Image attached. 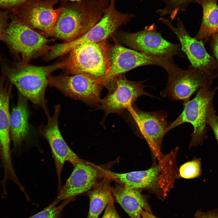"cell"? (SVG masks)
<instances>
[{"mask_svg":"<svg viewBox=\"0 0 218 218\" xmlns=\"http://www.w3.org/2000/svg\"><path fill=\"white\" fill-rule=\"evenodd\" d=\"M109 2L82 0L64 3L51 35L66 42L80 37L100 20Z\"/></svg>","mask_w":218,"mask_h":218,"instance_id":"2","label":"cell"},{"mask_svg":"<svg viewBox=\"0 0 218 218\" xmlns=\"http://www.w3.org/2000/svg\"><path fill=\"white\" fill-rule=\"evenodd\" d=\"M58 1H70V2H76L81 1L82 0H58Z\"/></svg>","mask_w":218,"mask_h":218,"instance_id":"33","label":"cell"},{"mask_svg":"<svg viewBox=\"0 0 218 218\" xmlns=\"http://www.w3.org/2000/svg\"><path fill=\"white\" fill-rule=\"evenodd\" d=\"M27 99L20 94L17 104L13 107L10 114V132L14 144L16 147L21 144L29 134V112Z\"/></svg>","mask_w":218,"mask_h":218,"instance_id":"20","label":"cell"},{"mask_svg":"<svg viewBox=\"0 0 218 218\" xmlns=\"http://www.w3.org/2000/svg\"><path fill=\"white\" fill-rule=\"evenodd\" d=\"M207 123L213 130L218 143V116L215 114V112L210 115Z\"/></svg>","mask_w":218,"mask_h":218,"instance_id":"28","label":"cell"},{"mask_svg":"<svg viewBox=\"0 0 218 218\" xmlns=\"http://www.w3.org/2000/svg\"><path fill=\"white\" fill-rule=\"evenodd\" d=\"M110 47L106 40L80 45L68 53L62 68L67 74H82L100 82L110 68Z\"/></svg>","mask_w":218,"mask_h":218,"instance_id":"3","label":"cell"},{"mask_svg":"<svg viewBox=\"0 0 218 218\" xmlns=\"http://www.w3.org/2000/svg\"><path fill=\"white\" fill-rule=\"evenodd\" d=\"M218 89V87L202 88L194 98L183 102L182 112L174 121L169 124L166 130L167 133L183 123H190L193 127L190 145L201 144L207 137L208 118L212 113L215 112L213 101Z\"/></svg>","mask_w":218,"mask_h":218,"instance_id":"4","label":"cell"},{"mask_svg":"<svg viewBox=\"0 0 218 218\" xmlns=\"http://www.w3.org/2000/svg\"><path fill=\"white\" fill-rule=\"evenodd\" d=\"M28 0H0V8L11 10Z\"/></svg>","mask_w":218,"mask_h":218,"instance_id":"29","label":"cell"},{"mask_svg":"<svg viewBox=\"0 0 218 218\" xmlns=\"http://www.w3.org/2000/svg\"><path fill=\"white\" fill-rule=\"evenodd\" d=\"M140 0V1H142V0Z\"/></svg>","mask_w":218,"mask_h":218,"instance_id":"34","label":"cell"},{"mask_svg":"<svg viewBox=\"0 0 218 218\" xmlns=\"http://www.w3.org/2000/svg\"><path fill=\"white\" fill-rule=\"evenodd\" d=\"M195 0H167L164 1L166 5L162 8L157 10L156 12L163 16L169 15L171 21L173 20L180 11H185L188 5Z\"/></svg>","mask_w":218,"mask_h":218,"instance_id":"23","label":"cell"},{"mask_svg":"<svg viewBox=\"0 0 218 218\" xmlns=\"http://www.w3.org/2000/svg\"><path fill=\"white\" fill-rule=\"evenodd\" d=\"M0 64L2 71L20 94L43 109L46 114L48 112L45 96L48 78L54 71L62 68V62L50 65L36 66L13 62L0 56Z\"/></svg>","mask_w":218,"mask_h":218,"instance_id":"1","label":"cell"},{"mask_svg":"<svg viewBox=\"0 0 218 218\" xmlns=\"http://www.w3.org/2000/svg\"><path fill=\"white\" fill-rule=\"evenodd\" d=\"M168 78L166 86L160 93L161 96L172 101L190 100L198 90L210 87L214 79L191 65L186 70L178 67L167 71Z\"/></svg>","mask_w":218,"mask_h":218,"instance_id":"9","label":"cell"},{"mask_svg":"<svg viewBox=\"0 0 218 218\" xmlns=\"http://www.w3.org/2000/svg\"><path fill=\"white\" fill-rule=\"evenodd\" d=\"M127 110L138 131L146 140L154 154L160 160V146L169 124L165 114L160 111H142L134 105Z\"/></svg>","mask_w":218,"mask_h":218,"instance_id":"15","label":"cell"},{"mask_svg":"<svg viewBox=\"0 0 218 218\" xmlns=\"http://www.w3.org/2000/svg\"><path fill=\"white\" fill-rule=\"evenodd\" d=\"M9 13L7 10L0 11V40L9 23Z\"/></svg>","mask_w":218,"mask_h":218,"instance_id":"27","label":"cell"},{"mask_svg":"<svg viewBox=\"0 0 218 218\" xmlns=\"http://www.w3.org/2000/svg\"><path fill=\"white\" fill-rule=\"evenodd\" d=\"M160 20L174 33L180 42L182 51L187 56L191 65L214 79L218 76V62L207 52L201 41L192 37L187 31L182 19L178 18L176 27L163 17Z\"/></svg>","mask_w":218,"mask_h":218,"instance_id":"12","label":"cell"},{"mask_svg":"<svg viewBox=\"0 0 218 218\" xmlns=\"http://www.w3.org/2000/svg\"><path fill=\"white\" fill-rule=\"evenodd\" d=\"M211 38L212 39L211 46L213 52L218 61V31Z\"/></svg>","mask_w":218,"mask_h":218,"instance_id":"31","label":"cell"},{"mask_svg":"<svg viewBox=\"0 0 218 218\" xmlns=\"http://www.w3.org/2000/svg\"><path fill=\"white\" fill-rule=\"evenodd\" d=\"M141 216L142 218H157L152 213L144 210L141 211Z\"/></svg>","mask_w":218,"mask_h":218,"instance_id":"32","label":"cell"},{"mask_svg":"<svg viewBox=\"0 0 218 218\" xmlns=\"http://www.w3.org/2000/svg\"><path fill=\"white\" fill-rule=\"evenodd\" d=\"M71 201L64 200L58 206L51 203L42 211L28 218H61L64 208Z\"/></svg>","mask_w":218,"mask_h":218,"instance_id":"25","label":"cell"},{"mask_svg":"<svg viewBox=\"0 0 218 218\" xmlns=\"http://www.w3.org/2000/svg\"><path fill=\"white\" fill-rule=\"evenodd\" d=\"M109 54L110 68L100 81V83L104 86L111 80L140 66L156 65L167 71L177 66L173 59L150 55L125 48L117 43L111 46Z\"/></svg>","mask_w":218,"mask_h":218,"instance_id":"7","label":"cell"},{"mask_svg":"<svg viewBox=\"0 0 218 218\" xmlns=\"http://www.w3.org/2000/svg\"><path fill=\"white\" fill-rule=\"evenodd\" d=\"M164 162L155 167L143 171H134L125 173L111 172L113 180L126 188L139 190L150 188L159 181L162 174Z\"/></svg>","mask_w":218,"mask_h":218,"instance_id":"19","label":"cell"},{"mask_svg":"<svg viewBox=\"0 0 218 218\" xmlns=\"http://www.w3.org/2000/svg\"><path fill=\"white\" fill-rule=\"evenodd\" d=\"M48 85L54 87L66 96L80 101L91 106L100 104V93L103 85L99 81L82 74L51 75Z\"/></svg>","mask_w":218,"mask_h":218,"instance_id":"14","label":"cell"},{"mask_svg":"<svg viewBox=\"0 0 218 218\" xmlns=\"http://www.w3.org/2000/svg\"><path fill=\"white\" fill-rule=\"evenodd\" d=\"M108 6L100 20L84 35L74 40L53 46L51 53L56 58L68 53L83 44L98 42L107 39L115 34L117 28L126 25L135 16L118 11L115 6V0H109Z\"/></svg>","mask_w":218,"mask_h":218,"instance_id":"6","label":"cell"},{"mask_svg":"<svg viewBox=\"0 0 218 218\" xmlns=\"http://www.w3.org/2000/svg\"><path fill=\"white\" fill-rule=\"evenodd\" d=\"M116 162L113 161L97 165L82 159L73 166L71 174L51 203L56 205L62 200H72L78 196L87 192L104 177Z\"/></svg>","mask_w":218,"mask_h":218,"instance_id":"8","label":"cell"},{"mask_svg":"<svg viewBox=\"0 0 218 218\" xmlns=\"http://www.w3.org/2000/svg\"><path fill=\"white\" fill-rule=\"evenodd\" d=\"M195 218H218V211L216 210L206 212L197 211L195 215Z\"/></svg>","mask_w":218,"mask_h":218,"instance_id":"30","label":"cell"},{"mask_svg":"<svg viewBox=\"0 0 218 218\" xmlns=\"http://www.w3.org/2000/svg\"><path fill=\"white\" fill-rule=\"evenodd\" d=\"M60 105H55L52 115L46 114L48 121L45 125L41 126L40 131L48 141L53 154L58 175L59 184L61 171L64 163L68 162L73 165L80 161V158L70 148L64 139L58 126Z\"/></svg>","mask_w":218,"mask_h":218,"instance_id":"16","label":"cell"},{"mask_svg":"<svg viewBox=\"0 0 218 218\" xmlns=\"http://www.w3.org/2000/svg\"><path fill=\"white\" fill-rule=\"evenodd\" d=\"M201 162L200 160L196 159L182 165L179 169L180 176L190 179L199 177L201 174Z\"/></svg>","mask_w":218,"mask_h":218,"instance_id":"24","label":"cell"},{"mask_svg":"<svg viewBox=\"0 0 218 218\" xmlns=\"http://www.w3.org/2000/svg\"><path fill=\"white\" fill-rule=\"evenodd\" d=\"M58 1L28 0L11 11L12 14L29 27L51 35L60 13L64 9L63 5L54 8Z\"/></svg>","mask_w":218,"mask_h":218,"instance_id":"13","label":"cell"},{"mask_svg":"<svg viewBox=\"0 0 218 218\" xmlns=\"http://www.w3.org/2000/svg\"><path fill=\"white\" fill-rule=\"evenodd\" d=\"M113 180L111 171H109L104 177L87 192L90 201L87 218H98L110 200L114 198L111 183Z\"/></svg>","mask_w":218,"mask_h":218,"instance_id":"21","label":"cell"},{"mask_svg":"<svg viewBox=\"0 0 218 218\" xmlns=\"http://www.w3.org/2000/svg\"><path fill=\"white\" fill-rule=\"evenodd\" d=\"M203 9L200 29L194 38L205 42L218 31V5L217 0H195Z\"/></svg>","mask_w":218,"mask_h":218,"instance_id":"22","label":"cell"},{"mask_svg":"<svg viewBox=\"0 0 218 218\" xmlns=\"http://www.w3.org/2000/svg\"><path fill=\"white\" fill-rule=\"evenodd\" d=\"M12 84L2 72L0 78V153L5 160L11 157L9 103Z\"/></svg>","mask_w":218,"mask_h":218,"instance_id":"17","label":"cell"},{"mask_svg":"<svg viewBox=\"0 0 218 218\" xmlns=\"http://www.w3.org/2000/svg\"><path fill=\"white\" fill-rule=\"evenodd\" d=\"M0 40L7 46L14 57L21 58L19 61L27 63L29 60L51 47L49 40L21 22L13 14Z\"/></svg>","mask_w":218,"mask_h":218,"instance_id":"5","label":"cell"},{"mask_svg":"<svg viewBox=\"0 0 218 218\" xmlns=\"http://www.w3.org/2000/svg\"><path fill=\"white\" fill-rule=\"evenodd\" d=\"M119 37L122 42L133 50L150 55L173 59L181 54L180 44L165 40L154 24L137 32L121 33Z\"/></svg>","mask_w":218,"mask_h":218,"instance_id":"10","label":"cell"},{"mask_svg":"<svg viewBox=\"0 0 218 218\" xmlns=\"http://www.w3.org/2000/svg\"><path fill=\"white\" fill-rule=\"evenodd\" d=\"M143 81H135L127 79L124 75L109 82L105 86L108 94L101 99L98 109L103 110L105 118L112 113L120 114L134 104L140 96L145 95L154 96L144 90L146 87Z\"/></svg>","mask_w":218,"mask_h":218,"instance_id":"11","label":"cell"},{"mask_svg":"<svg viewBox=\"0 0 218 218\" xmlns=\"http://www.w3.org/2000/svg\"><path fill=\"white\" fill-rule=\"evenodd\" d=\"M114 201V198L110 200L101 218H121L115 208Z\"/></svg>","mask_w":218,"mask_h":218,"instance_id":"26","label":"cell"},{"mask_svg":"<svg viewBox=\"0 0 218 218\" xmlns=\"http://www.w3.org/2000/svg\"><path fill=\"white\" fill-rule=\"evenodd\" d=\"M114 198L131 218H142L141 212L144 210L151 213L144 197L138 190L126 188L117 184L112 187Z\"/></svg>","mask_w":218,"mask_h":218,"instance_id":"18","label":"cell"}]
</instances>
